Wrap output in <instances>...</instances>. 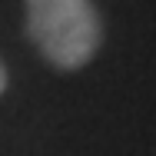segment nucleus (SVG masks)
<instances>
[{
	"label": "nucleus",
	"mask_w": 156,
	"mask_h": 156,
	"mask_svg": "<svg viewBox=\"0 0 156 156\" xmlns=\"http://www.w3.org/2000/svg\"><path fill=\"white\" fill-rule=\"evenodd\" d=\"M27 27L43 57L76 70L100 43V20L90 0H27Z\"/></svg>",
	"instance_id": "nucleus-1"
},
{
	"label": "nucleus",
	"mask_w": 156,
	"mask_h": 156,
	"mask_svg": "<svg viewBox=\"0 0 156 156\" xmlns=\"http://www.w3.org/2000/svg\"><path fill=\"white\" fill-rule=\"evenodd\" d=\"M3 83H7V73H3V66H0V90H3Z\"/></svg>",
	"instance_id": "nucleus-2"
}]
</instances>
